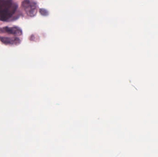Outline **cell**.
Returning a JSON list of instances; mask_svg holds the SVG:
<instances>
[{
  "label": "cell",
  "instance_id": "6da1fadb",
  "mask_svg": "<svg viewBox=\"0 0 158 157\" xmlns=\"http://www.w3.org/2000/svg\"><path fill=\"white\" fill-rule=\"evenodd\" d=\"M18 8L12 0H0V20L6 21L15 15Z\"/></svg>",
  "mask_w": 158,
  "mask_h": 157
},
{
  "label": "cell",
  "instance_id": "3957f363",
  "mask_svg": "<svg viewBox=\"0 0 158 157\" xmlns=\"http://www.w3.org/2000/svg\"><path fill=\"white\" fill-rule=\"evenodd\" d=\"M0 33H6L15 36H20L22 34V31L18 27L7 26L0 28Z\"/></svg>",
  "mask_w": 158,
  "mask_h": 157
},
{
  "label": "cell",
  "instance_id": "277c9868",
  "mask_svg": "<svg viewBox=\"0 0 158 157\" xmlns=\"http://www.w3.org/2000/svg\"><path fill=\"white\" fill-rule=\"evenodd\" d=\"M0 41L7 45H16L21 43V40L17 38H9L0 36Z\"/></svg>",
  "mask_w": 158,
  "mask_h": 157
},
{
  "label": "cell",
  "instance_id": "7a4b0ae2",
  "mask_svg": "<svg viewBox=\"0 0 158 157\" xmlns=\"http://www.w3.org/2000/svg\"><path fill=\"white\" fill-rule=\"evenodd\" d=\"M21 6L26 14L30 17L35 16L38 12V6L33 0H24L21 4Z\"/></svg>",
  "mask_w": 158,
  "mask_h": 157
}]
</instances>
